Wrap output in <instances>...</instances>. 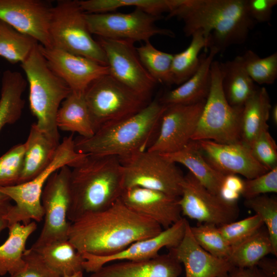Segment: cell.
Returning a JSON list of instances; mask_svg holds the SVG:
<instances>
[{
  "label": "cell",
  "mask_w": 277,
  "mask_h": 277,
  "mask_svg": "<svg viewBox=\"0 0 277 277\" xmlns=\"http://www.w3.org/2000/svg\"><path fill=\"white\" fill-rule=\"evenodd\" d=\"M244 180L239 175H225L221 185L219 196L224 201L231 204H236L244 190Z\"/></svg>",
  "instance_id": "f6af8a7d"
},
{
  "label": "cell",
  "mask_w": 277,
  "mask_h": 277,
  "mask_svg": "<svg viewBox=\"0 0 277 277\" xmlns=\"http://www.w3.org/2000/svg\"><path fill=\"white\" fill-rule=\"evenodd\" d=\"M72 168L67 212L71 223L85 214L105 210L120 198L124 188L119 157L87 154Z\"/></svg>",
  "instance_id": "3957f363"
},
{
  "label": "cell",
  "mask_w": 277,
  "mask_h": 277,
  "mask_svg": "<svg viewBox=\"0 0 277 277\" xmlns=\"http://www.w3.org/2000/svg\"><path fill=\"white\" fill-rule=\"evenodd\" d=\"M228 277H265L260 270L256 267L250 268L233 267L229 272Z\"/></svg>",
  "instance_id": "c3c4849f"
},
{
  "label": "cell",
  "mask_w": 277,
  "mask_h": 277,
  "mask_svg": "<svg viewBox=\"0 0 277 277\" xmlns=\"http://www.w3.org/2000/svg\"><path fill=\"white\" fill-rule=\"evenodd\" d=\"M256 267L265 277H277L276 258L264 257L258 263Z\"/></svg>",
  "instance_id": "7dc6e473"
},
{
  "label": "cell",
  "mask_w": 277,
  "mask_h": 277,
  "mask_svg": "<svg viewBox=\"0 0 277 277\" xmlns=\"http://www.w3.org/2000/svg\"><path fill=\"white\" fill-rule=\"evenodd\" d=\"M21 66L29 86V107L36 118V124L51 142L59 145L56 114L61 104L71 91L49 66L38 44Z\"/></svg>",
  "instance_id": "5b68a950"
},
{
  "label": "cell",
  "mask_w": 277,
  "mask_h": 277,
  "mask_svg": "<svg viewBox=\"0 0 277 277\" xmlns=\"http://www.w3.org/2000/svg\"><path fill=\"white\" fill-rule=\"evenodd\" d=\"M97 41L105 54L109 74L134 92L149 97L156 82L142 64L134 43L100 37Z\"/></svg>",
  "instance_id": "5bb4252c"
},
{
  "label": "cell",
  "mask_w": 277,
  "mask_h": 277,
  "mask_svg": "<svg viewBox=\"0 0 277 277\" xmlns=\"http://www.w3.org/2000/svg\"><path fill=\"white\" fill-rule=\"evenodd\" d=\"M208 54H202L201 63L197 71L177 88L165 93L159 98L166 105H191L205 101L211 86V65L219 53L215 47H209Z\"/></svg>",
  "instance_id": "603a6c76"
},
{
  "label": "cell",
  "mask_w": 277,
  "mask_h": 277,
  "mask_svg": "<svg viewBox=\"0 0 277 277\" xmlns=\"http://www.w3.org/2000/svg\"><path fill=\"white\" fill-rule=\"evenodd\" d=\"M52 7L41 0H0V20L42 46L52 47L49 33Z\"/></svg>",
  "instance_id": "2e32d148"
},
{
  "label": "cell",
  "mask_w": 277,
  "mask_h": 277,
  "mask_svg": "<svg viewBox=\"0 0 277 277\" xmlns=\"http://www.w3.org/2000/svg\"><path fill=\"white\" fill-rule=\"evenodd\" d=\"M83 272L80 271L71 275H65L63 277H84Z\"/></svg>",
  "instance_id": "f5cc1de1"
},
{
  "label": "cell",
  "mask_w": 277,
  "mask_h": 277,
  "mask_svg": "<svg viewBox=\"0 0 277 277\" xmlns=\"http://www.w3.org/2000/svg\"><path fill=\"white\" fill-rule=\"evenodd\" d=\"M220 63L211 65V86L192 141L210 140L230 144L241 142V120L243 107L231 106L222 85Z\"/></svg>",
  "instance_id": "8992f818"
},
{
  "label": "cell",
  "mask_w": 277,
  "mask_h": 277,
  "mask_svg": "<svg viewBox=\"0 0 277 277\" xmlns=\"http://www.w3.org/2000/svg\"><path fill=\"white\" fill-rule=\"evenodd\" d=\"M263 226L260 217L255 214L218 226V228L224 239L232 247L249 237Z\"/></svg>",
  "instance_id": "60d3db41"
},
{
  "label": "cell",
  "mask_w": 277,
  "mask_h": 277,
  "mask_svg": "<svg viewBox=\"0 0 277 277\" xmlns=\"http://www.w3.org/2000/svg\"><path fill=\"white\" fill-rule=\"evenodd\" d=\"M70 167L64 166L54 172L46 182L41 196L44 223L31 248L35 249L55 241L68 240L71 225L67 219L70 200Z\"/></svg>",
  "instance_id": "7c38bea8"
},
{
  "label": "cell",
  "mask_w": 277,
  "mask_h": 277,
  "mask_svg": "<svg viewBox=\"0 0 277 277\" xmlns=\"http://www.w3.org/2000/svg\"><path fill=\"white\" fill-rule=\"evenodd\" d=\"M190 226L187 221L183 239L172 248L184 266L185 277H228L233 267L227 259L215 257L203 249L195 240Z\"/></svg>",
  "instance_id": "44dd1931"
},
{
  "label": "cell",
  "mask_w": 277,
  "mask_h": 277,
  "mask_svg": "<svg viewBox=\"0 0 277 277\" xmlns=\"http://www.w3.org/2000/svg\"><path fill=\"white\" fill-rule=\"evenodd\" d=\"M27 85L26 79L18 71L5 70L1 81L0 132L7 124H13L21 116L25 105L22 96Z\"/></svg>",
  "instance_id": "f1b7e54d"
},
{
  "label": "cell",
  "mask_w": 277,
  "mask_h": 277,
  "mask_svg": "<svg viewBox=\"0 0 277 277\" xmlns=\"http://www.w3.org/2000/svg\"><path fill=\"white\" fill-rule=\"evenodd\" d=\"M38 44L0 20V56L12 64H22Z\"/></svg>",
  "instance_id": "e575fe53"
},
{
  "label": "cell",
  "mask_w": 277,
  "mask_h": 277,
  "mask_svg": "<svg viewBox=\"0 0 277 277\" xmlns=\"http://www.w3.org/2000/svg\"><path fill=\"white\" fill-rule=\"evenodd\" d=\"M276 4L277 0H246L248 14L255 23L269 22Z\"/></svg>",
  "instance_id": "bcb514c9"
},
{
  "label": "cell",
  "mask_w": 277,
  "mask_h": 277,
  "mask_svg": "<svg viewBox=\"0 0 277 277\" xmlns=\"http://www.w3.org/2000/svg\"><path fill=\"white\" fill-rule=\"evenodd\" d=\"M269 254L275 256L268 233L263 226L249 237L232 247L227 260L233 267L250 268L256 266L261 259Z\"/></svg>",
  "instance_id": "1f68e13d"
},
{
  "label": "cell",
  "mask_w": 277,
  "mask_h": 277,
  "mask_svg": "<svg viewBox=\"0 0 277 277\" xmlns=\"http://www.w3.org/2000/svg\"><path fill=\"white\" fill-rule=\"evenodd\" d=\"M34 250L40 254L46 264L61 277L84 271L85 259L68 240L51 242Z\"/></svg>",
  "instance_id": "4dcf8cb0"
},
{
  "label": "cell",
  "mask_w": 277,
  "mask_h": 277,
  "mask_svg": "<svg viewBox=\"0 0 277 277\" xmlns=\"http://www.w3.org/2000/svg\"><path fill=\"white\" fill-rule=\"evenodd\" d=\"M196 142L207 161L225 175H241L251 179L270 170L257 161L250 148L241 141L230 144L210 140Z\"/></svg>",
  "instance_id": "d6986e66"
},
{
  "label": "cell",
  "mask_w": 277,
  "mask_h": 277,
  "mask_svg": "<svg viewBox=\"0 0 277 277\" xmlns=\"http://www.w3.org/2000/svg\"><path fill=\"white\" fill-rule=\"evenodd\" d=\"M8 227V222L3 217H0V233L3 230Z\"/></svg>",
  "instance_id": "816d5d0a"
},
{
  "label": "cell",
  "mask_w": 277,
  "mask_h": 277,
  "mask_svg": "<svg viewBox=\"0 0 277 277\" xmlns=\"http://www.w3.org/2000/svg\"><path fill=\"white\" fill-rule=\"evenodd\" d=\"M182 271V264L170 249L167 253L146 260L105 265L89 277H180Z\"/></svg>",
  "instance_id": "7402d4cb"
},
{
  "label": "cell",
  "mask_w": 277,
  "mask_h": 277,
  "mask_svg": "<svg viewBox=\"0 0 277 277\" xmlns=\"http://www.w3.org/2000/svg\"><path fill=\"white\" fill-rule=\"evenodd\" d=\"M163 229L119 199L109 208L85 214L71 223L68 240L81 254L109 256L137 241L155 236Z\"/></svg>",
  "instance_id": "6da1fadb"
},
{
  "label": "cell",
  "mask_w": 277,
  "mask_h": 277,
  "mask_svg": "<svg viewBox=\"0 0 277 277\" xmlns=\"http://www.w3.org/2000/svg\"><path fill=\"white\" fill-rule=\"evenodd\" d=\"M271 107L264 87L258 88L244 104L241 120V141L249 148L262 132L268 130L267 122Z\"/></svg>",
  "instance_id": "484cf974"
},
{
  "label": "cell",
  "mask_w": 277,
  "mask_h": 277,
  "mask_svg": "<svg viewBox=\"0 0 277 277\" xmlns=\"http://www.w3.org/2000/svg\"><path fill=\"white\" fill-rule=\"evenodd\" d=\"M78 3L87 13L111 12L124 7H134L155 16L169 13L174 0H81Z\"/></svg>",
  "instance_id": "836d02e7"
},
{
  "label": "cell",
  "mask_w": 277,
  "mask_h": 277,
  "mask_svg": "<svg viewBox=\"0 0 277 277\" xmlns=\"http://www.w3.org/2000/svg\"><path fill=\"white\" fill-rule=\"evenodd\" d=\"M85 17L90 32L100 37L134 43L146 42L157 35L175 36L171 30L160 28L155 25L162 16L153 15L138 8L127 13L85 12Z\"/></svg>",
  "instance_id": "8fae6325"
},
{
  "label": "cell",
  "mask_w": 277,
  "mask_h": 277,
  "mask_svg": "<svg viewBox=\"0 0 277 277\" xmlns=\"http://www.w3.org/2000/svg\"><path fill=\"white\" fill-rule=\"evenodd\" d=\"M166 105L150 102L137 113L105 125L92 136L74 138L76 151L87 155L122 158L146 150L154 140Z\"/></svg>",
  "instance_id": "277c9868"
},
{
  "label": "cell",
  "mask_w": 277,
  "mask_h": 277,
  "mask_svg": "<svg viewBox=\"0 0 277 277\" xmlns=\"http://www.w3.org/2000/svg\"><path fill=\"white\" fill-rule=\"evenodd\" d=\"M162 154L168 160L186 167L207 189L214 194L219 195L225 175L215 169L207 161L196 141H190L176 152Z\"/></svg>",
  "instance_id": "d4e9b609"
},
{
  "label": "cell",
  "mask_w": 277,
  "mask_h": 277,
  "mask_svg": "<svg viewBox=\"0 0 277 277\" xmlns=\"http://www.w3.org/2000/svg\"><path fill=\"white\" fill-rule=\"evenodd\" d=\"M84 98L95 132L105 125L137 113L150 102L148 97L134 92L109 74L91 83Z\"/></svg>",
  "instance_id": "ba28073f"
},
{
  "label": "cell",
  "mask_w": 277,
  "mask_h": 277,
  "mask_svg": "<svg viewBox=\"0 0 277 277\" xmlns=\"http://www.w3.org/2000/svg\"><path fill=\"white\" fill-rule=\"evenodd\" d=\"M270 117H271V120L274 125H276L277 124V105L276 104L274 105L272 107H271L270 113Z\"/></svg>",
  "instance_id": "f907efd6"
},
{
  "label": "cell",
  "mask_w": 277,
  "mask_h": 277,
  "mask_svg": "<svg viewBox=\"0 0 277 277\" xmlns=\"http://www.w3.org/2000/svg\"><path fill=\"white\" fill-rule=\"evenodd\" d=\"M23 258L26 263L25 268L10 277H61L52 270L40 254L31 248L25 250Z\"/></svg>",
  "instance_id": "ee69618b"
},
{
  "label": "cell",
  "mask_w": 277,
  "mask_h": 277,
  "mask_svg": "<svg viewBox=\"0 0 277 277\" xmlns=\"http://www.w3.org/2000/svg\"><path fill=\"white\" fill-rule=\"evenodd\" d=\"M11 201L7 195L0 191V217H4L12 206Z\"/></svg>",
  "instance_id": "681fc988"
},
{
  "label": "cell",
  "mask_w": 277,
  "mask_h": 277,
  "mask_svg": "<svg viewBox=\"0 0 277 277\" xmlns=\"http://www.w3.org/2000/svg\"><path fill=\"white\" fill-rule=\"evenodd\" d=\"M7 239L0 245V276L10 275L23 270L26 266L23 258L29 237L36 230L35 221L28 224L16 223L8 226Z\"/></svg>",
  "instance_id": "4316f807"
},
{
  "label": "cell",
  "mask_w": 277,
  "mask_h": 277,
  "mask_svg": "<svg viewBox=\"0 0 277 277\" xmlns=\"http://www.w3.org/2000/svg\"><path fill=\"white\" fill-rule=\"evenodd\" d=\"M74 160L72 151L65 146H60L50 164L34 179L14 186L0 188V191L15 203L3 217L8 222V226L21 222L26 225L31 220L40 222L43 220L44 211L41 196L46 182L54 172L64 166H70Z\"/></svg>",
  "instance_id": "30bf717a"
},
{
  "label": "cell",
  "mask_w": 277,
  "mask_h": 277,
  "mask_svg": "<svg viewBox=\"0 0 277 277\" xmlns=\"http://www.w3.org/2000/svg\"><path fill=\"white\" fill-rule=\"evenodd\" d=\"M85 14L76 0L58 1L53 6L49 26L52 47L107 66L104 52L92 37Z\"/></svg>",
  "instance_id": "52a82bcc"
},
{
  "label": "cell",
  "mask_w": 277,
  "mask_h": 277,
  "mask_svg": "<svg viewBox=\"0 0 277 277\" xmlns=\"http://www.w3.org/2000/svg\"></svg>",
  "instance_id": "db71d44e"
},
{
  "label": "cell",
  "mask_w": 277,
  "mask_h": 277,
  "mask_svg": "<svg viewBox=\"0 0 277 277\" xmlns=\"http://www.w3.org/2000/svg\"><path fill=\"white\" fill-rule=\"evenodd\" d=\"M38 47L51 68L73 93L84 94L91 83L109 74L107 66L87 57L39 44Z\"/></svg>",
  "instance_id": "ac0fdd59"
},
{
  "label": "cell",
  "mask_w": 277,
  "mask_h": 277,
  "mask_svg": "<svg viewBox=\"0 0 277 277\" xmlns=\"http://www.w3.org/2000/svg\"><path fill=\"white\" fill-rule=\"evenodd\" d=\"M25 151V143H20L13 146L0 156V188L18 184Z\"/></svg>",
  "instance_id": "ab89813d"
},
{
  "label": "cell",
  "mask_w": 277,
  "mask_h": 277,
  "mask_svg": "<svg viewBox=\"0 0 277 277\" xmlns=\"http://www.w3.org/2000/svg\"><path fill=\"white\" fill-rule=\"evenodd\" d=\"M182 21L185 36L197 31L209 38L219 52L243 44L255 22L249 16L246 0H175L167 19Z\"/></svg>",
  "instance_id": "7a4b0ae2"
},
{
  "label": "cell",
  "mask_w": 277,
  "mask_h": 277,
  "mask_svg": "<svg viewBox=\"0 0 277 277\" xmlns=\"http://www.w3.org/2000/svg\"><path fill=\"white\" fill-rule=\"evenodd\" d=\"M179 203L182 215L198 223L220 226L235 221L239 215L238 203H229L211 193L189 172L184 176Z\"/></svg>",
  "instance_id": "4fadbf2b"
},
{
  "label": "cell",
  "mask_w": 277,
  "mask_h": 277,
  "mask_svg": "<svg viewBox=\"0 0 277 277\" xmlns=\"http://www.w3.org/2000/svg\"><path fill=\"white\" fill-rule=\"evenodd\" d=\"M277 192V167L251 179L244 180L242 196L245 199Z\"/></svg>",
  "instance_id": "7bdbcfd3"
},
{
  "label": "cell",
  "mask_w": 277,
  "mask_h": 277,
  "mask_svg": "<svg viewBox=\"0 0 277 277\" xmlns=\"http://www.w3.org/2000/svg\"><path fill=\"white\" fill-rule=\"evenodd\" d=\"M244 205L258 215L263 222L277 256V200L266 194L245 199Z\"/></svg>",
  "instance_id": "f35d334b"
},
{
  "label": "cell",
  "mask_w": 277,
  "mask_h": 277,
  "mask_svg": "<svg viewBox=\"0 0 277 277\" xmlns=\"http://www.w3.org/2000/svg\"><path fill=\"white\" fill-rule=\"evenodd\" d=\"M249 148L257 161L268 169L277 167V145L268 130L262 132Z\"/></svg>",
  "instance_id": "b9f144b4"
},
{
  "label": "cell",
  "mask_w": 277,
  "mask_h": 277,
  "mask_svg": "<svg viewBox=\"0 0 277 277\" xmlns=\"http://www.w3.org/2000/svg\"><path fill=\"white\" fill-rule=\"evenodd\" d=\"M246 70L254 83L271 85L277 78V52L263 58L251 50L242 55Z\"/></svg>",
  "instance_id": "8d00e7d4"
},
{
  "label": "cell",
  "mask_w": 277,
  "mask_h": 277,
  "mask_svg": "<svg viewBox=\"0 0 277 277\" xmlns=\"http://www.w3.org/2000/svg\"><path fill=\"white\" fill-rule=\"evenodd\" d=\"M205 101L191 105H166L158 133L147 149L161 154L176 152L192 141Z\"/></svg>",
  "instance_id": "9a60e30c"
},
{
  "label": "cell",
  "mask_w": 277,
  "mask_h": 277,
  "mask_svg": "<svg viewBox=\"0 0 277 277\" xmlns=\"http://www.w3.org/2000/svg\"><path fill=\"white\" fill-rule=\"evenodd\" d=\"M190 229L195 240L203 249L215 257L227 259L231 247L223 238L218 226L198 223L195 226H190Z\"/></svg>",
  "instance_id": "74e56055"
},
{
  "label": "cell",
  "mask_w": 277,
  "mask_h": 277,
  "mask_svg": "<svg viewBox=\"0 0 277 277\" xmlns=\"http://www.w3.org/2000/svg\"><path fill=\"white\" fill-rule=\"evenodd\" d=\"M187 220L182 217L155 236L137 241L122 251L109 256H96L83 253L84 270L94 272L107 263L123 261H140L153 258L162 248L176 247L184 235Z\"/></svg>",
  "instance_id": "e0dca14e"
},
{
  "label": "cell",
  "mask_w": 277,
  "mask_h": 277,
  "mask_svg": "<svg viewBox=\"0 0 277 277\" xmlns=\"http://www.w3.org/2000/svg\"><path fill=\"white\" fill-rule=\"evenodd\" d=\"M136 50L142 64L156 83L173 84L171 76L173 54L158 50L150 41L144 42Z\"/></svg>",
  "instance_id": "d590c367"
},
{
  "label": "cell",
  "mask_w": 277,
  "mask_h": 277,
  "mask_svg": "<svg viewBox=\"0 0 277 277\" xmlns=\"http://www.w3.org/2000/svg\"><path fill=\"white\" fill-rule=\"evenodd\" d=\"M56 124L58 129L76 132L81 137H90L93 135L95 130L84 94L71 92L58 110Z\"/></svg>",
  "instance_id": "f546056e"
},
{
  "label": "cell",
  "mask_w": 277,
  "mask_h": 277,
  "mask_svg": "<svg viewBox=\"0 0 277 277\" xmlns=\"http://www.w3.org/2000/svg\"><path fill=\"white\" fill-rule=\"evenodd\" d=\"M124 188L140 187L180 197L184 176L176 164L148 150L120 158Z\"/></svg>",
  "instance_id": "9c48e42d"
},
{
  "label": "cell",
  "mask_w": 277,
  "mask_h": 277,
  "mask_svg": "<svg viewBox=\"0 0 277 277\" xmlns=\"http://www.w3.org/2000/svg\"><path fill=\"white\" fill-rule=\"evenodd\" d=\"M191 37L190 44L184 50L173 54L171 64L173 84H183L197 71L202 60L201 56H199L200 52L203 48L210 47L211 36L207 38L202 32L197 31Z\"/></svg>",
  "instance_id": "d6a6232c"
},
{
  "label": "cell",
  "mask_w": 277,
  "mask_h": 277,
  "mask_svg": "<svg viewBox=\"0 0 277 277\" xmlns=\"http://www.w3.org/2000/svg\"><path fill=\"white\" fill-rule=\"evenodd\" d=\"M179 198L153 189L132 187L124 189L120 199L132 211L165 229L182 218Z\"/></svg>",
  "instance_id": "ffe728a7"
},
{
  "label": "cell",
  "mask_w": 277,
  "mask_h": 277,
  "mask_svg": "<svg viewBox=\"0 0 277 277\" xmlns=\"http://www.w3.org/2000/svg\"><path fill=\"white\" fill-rule=\"evenodd\" d=\"M24 143L25 151L18 184L29 181L42 172L54 159L58 146L47 137L36 123L31 125Z\"/></svg>",
  "instance_id": "cb8c5ba5"
},
{
  "label": "cell",
  "mask_w": 277,
  "mask_h": 277,
  "mask_svg": "<svg viewBox=\"0 0 277 277\" xmlns=\"http://www.w3.org/2000/svg\"><path fill=\"white\" fill-rule=\"evenodd\" d=\"M223 89L229 103L243 107L258 87L245 68L242 55L220 63Z\"/></svg>",
  "instance_id": "83f0119b"
}]
</instances>
